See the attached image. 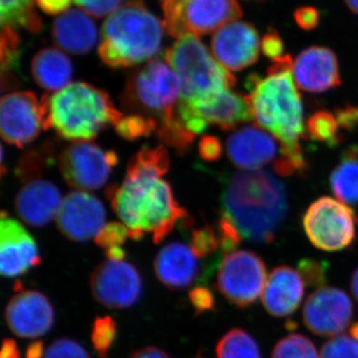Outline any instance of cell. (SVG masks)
Masks as SVG:
<instances>
[{"mask_svg":"<svg viewBox=\"0 0 358 358\" xmlns=\"http://www.w3.org/2000/svg\"><path fill=\"white\" fill-rule=\"evenodd\" d=\"M219 239H220V249L223 253L229 254L236 251V248L241 242V234L235 227L234 224L231 223L227 218L219 219L217 226Z\"/></svg>","mask_w":358,"mask_h":358,"instance_id":"ab89813d","label":"cell"},{"mask_svg":"<svg viewBox=\"0 0 358 358\" xmlns=\"http://www.w3.org/2000/svg\"><path fill=\"white\" fill-rule=\"evenodd\" d=\"M40 103L43 129L67 141L94 140L124 115L105 91L87 83L69 84L46 94Z\"/></svg>","mask_w":358,"mask_h":358,"instance_id":"277c9868","label":"cell"},{"mask_svg":"<svg viewBox=\"0 0 358 358\" xmlns=\"http://www.w3.org/2000/svg\"><path fill=\"white\" fill-rule=\"evenodd\" d=\"M339 129L341 127L334 113L317 110L308 120L305 138L334 147L341 141Z\"/></svg>","mask_w":358,"mask_h":358,"instance_id":"4dcf8cb0","label":"cell"},{"mask_svg":"<svg viewBox=\"0 0 358 358\" xmlns=\"http://www.w3.org/2000/svg\"><path fill=\"white\" fill-rule=\"evenodd\" d=\"M189 300L196 315L213 310L215 307V298L206 287H195L189 293Z\"/></svg>","mask_w":358,"mask_h":358,"instance_id":"b9f144b4","label":"cell"},{"mask_svg":"<svg viewBox=\"0 0 358 358\" xmlns=\"http://www.w3.org/2000/svg\"><path fill=\"white\" fill-rule=\"evenodd\" d=\"M260 38L256 28L244 21L224 25L212 37V53L229 72H238L255 64L260 52Z\"/></svg>","mask_w":358,"mask_h":358,"instance_id":"2e32d148","label":"cell"},{"mask_svg":"<svg viewBox=\"0 0 358 358\" xmlns=\"http://www.w3.org/2000/svg\"><path fill=\"white\" fill-rule=\"evenodd\" d=\"M54 162V148L50 143L27 150L18 160L15 174L20 180H36Z\"/></svg>","mask_w":358,"mask_h":358,"instance_id":"f546056e","label":"cell"},{"mask_svg":"<svg viewBox=\"0 0 358 358\" xmlns=\"http://www.w3.org/2000/svg\"><path fill=\"white\" fill-rule=\"evenodd\" d=\"M345 2L352 13L358 14V0H345Z\"/></svg>","mask_w":358,"mask_h":358,"instance_id":"db71d44e","label":"cell"},{"mask_svg":"<svg viewBox=\"0 0 358 358\" xmlns=\"http://www.w3.org/2000/svg\"><path fill=\"white\" fill-rule=\"evenodd\" d=\"M43 358H92L89 352L77 341L59 338L45 350Z\"/></svg>","mask_w":358,"mask_h":358,"instance_id":"f35d334b","label":"cell"},{"mask_svg":"<svg viewBox=\"0 0 358 358\" xmlns=\"http://www.w3.org/2000/svg\"><path fill=\"white\" fill-rule=\"evenodd\" d=\"M190 247L193 253L199 258L203 259L215 254V252L220 248L217 228L206 225L199 229H192Z\"/></svg>","mask_w":358,"mask_h":358,"instance_id":"e575fe53","label":"cell"},{"mask_svg":"<svg viewBox=\"0 0 358 358\" xmlns=\"http://www.w3.org/2000/svg\"><path fill=\"white\" fill-rule=\"evenodd\" d=\"M43 343L42 341H35V343H30L26 350L25 358H43Z\"/></svg>","mask_w":358,"mask_h":358,"instance_id":"f907efd6","label":"cell"},{"mask_svg":"<svg viewBox=\"0 0 358 358\" xmlns=\"http://www.w3.org/2000/svg\"><path fill=\"white\" fill-rule=\"evenodd\" d=\"M62 199L57 186L50 181H29L16 195V213L24 222L42 227L57 216Z\"/></svg>","mask_w":358,"mask_h":358,"instance_id":"7402d4cb","label":"cell"},{"mask_svg":"<svg viewBox=\"0 0 358 358\" xmlns=\"http://www.w3.org/2000/svg\"><path fill=\"white\" fill-rule=\"evenodd\" d=\"M82 10L94 16V17H105L110 15L119 9L122 0H74Z\"/></svg>","mask_w":358,"mask_h":358,"instance_id":"60d3db41","label":"cell"},{"mask_svg":"<svg viewBox=\"0 0 358 358\" xmlns=\"http://www.w3.org/2000/svg\"><path fill=\"white\" fill-rule=\"evenodd\" d=\"M164 29L143 0H131L103 23L99 56L115 69L141 64L159 53Z\"/></svg>","mask_w":358,"mask_h":358,"instance_id":"5b68a950","label":"cell"},{"mask_svg":"<svg viewBox=\"0 0 358 358\" xmlns=\"http://www.w3.org/2000/svg\"><path fill=\"white\" fill-rule=\"evenodd\" d=\"M6 322L14 334L20 338H36L48 333L54 324L53 306L43 294L22 291L9 301Z\"/></svg>","mask_w":358,"mask_h":358,"instance_id":"d6986e66","label":"cell"},{"mask_svg":"<svg viewBox=\"0 0 358 358\" xmlns=\"http://www.w3.org/2000/svg\"><path fill=\"white\" fill-rule=\"evenodd\" d=\"M180 80L169 63L150 61L129 78L122 94V106L131 114L152 117L157 122L178 117Z\"/></svg>","mask_w":358,"mask_h":358,"instance_id":"52a82bcc","label":"cell"},{"mask_svg":"<svg viewBox=\"0 0 358 358\" xmlns=\"http://www.w3.org/2000/svg\"><path fill=\"white\" fill-rule=\"evenodd\" d=\"M114 127L121 138L128 141H136L150 136L152 133H157V122L145 115L129 114L122 115Z\"/></svg>","mask_w":358,"mask_h":358,"instance_id":"d6a6232c","label":"cell"},{"mask_svg":"<svg viewBox=\"0 0 358 358\" xmlns=\"http://www.w3.org/2000/svg\"><path fill=\"white\" fill-rule=\"evenodd\" d=\"M230 162L245 171H259L278 159L274 136L256 126L237 129L226 141Z\"/></svg>","mask_w":358,"mask_h":358,"instance_id":"44dd1931","label":"cell"},{"mask_svg":"<svg viewBox=\"0 0 358 358\" xmlns=\"http://www.w3.org/2000/svg\"><path fill=\"white\" fill-rule=\"evenodd\" d=\"M271 358H320L317 348L307 336L289 334L280 339L273 350Z\"/></svg>","mask_w":358,"mask_h":358,"instance_id":"1f68e13d","label":"cell"},{"mask_svg":"<svg viewBox=\"0 0 358 358\" xmlns=\"http://www.w3.org/2000/svg\"><path fill=\"white\" fill-rule=\"evenodd\" d=\"M286 188L268 171L233 174L222 194V216L254 243H271L286 218Z\"/></svg>","mask_w":358,"mask_h":358,"instance_id":"3957f363","label":"cell"},{"mask_svg":"<svg viewBox=\"0 0 358 358\" xmlns=\"http://www.w3.org/2000/svg\"><path fill=\"white\" fill-rule=\"evenodd\" d=\"M59 169L68 185L78 192H93L107 183L119 157L89 141H75L59 155Z\"/></svg>","mask_w":358,"mask_h":358,"instance_id":"8fae6325","label":"cell"},{"mask_svg":"<svg viewBox=\"0 0 358 358\" xmlns=\"http://www.w3.org/2000/svg\"><path fill=\"white\" fill-rule=\"evenodd\" d=\"M262 51L266 57L271 58L272 60L281 57L282 50H284V42L279 33L277 31H268L267 34L264 36L262 43Z\"/></svg>","mask_w":358,"mask_h":358,"instance_id":"f6af8a7d","label":"cell"},{"mask_svg":"<svg viewBox=\"0 0 358 358\" xmlns=\"http://www.w3.org/2000/svg\"><path fill=\"white\" fill-rule=\"evenodd\" d=\"M329 186L338 201L358 204V147L352 145L341 155L329 176Z\"/></svg>","mask_w":358,"mask_h":358,"instance_id":"4316f807","label":"cell"},{"mask_svg":"<svg viewBox=\"0 0 358 358\" xmlns=\"http://www.w3.org/2000/svg\"><path fill=\"white\" fill-rule=\"evenodd\" d=\"M0 358H21V353L15 341L11 338L4 339Z\"/></svg>","mask_w":358,"mask_h":358,"instance_id":"681fc988","label":"cell"},{"mask_svg":"<svg viewBox=\"0 0 358 358\" xmlns=\"http://www.w3.org/2000/svg\"><path fill=\"white\" fill-rule=\"evenodd\" d=\"M267 267L260 256L248 250L226 254L217 273L218 291L233 305L249 308L267 284Z\"/></svg>","mask_w":358,"mask_h":358,"instance_id":"30bf717a","label":"cell"},{"mask_svg":"<svg viewBox=\"0 0 358 358\" xmlns=\"http://www.w3.org/2000/svg\"><path fill=\"white\" fill-rule=\"evenodd\" d=\"M128 358H171L167 353L159 348H154V346H148V348H143L134 352L131 357Z\"/></svg>","mask_w":358,"mask_h":358,"instance_id":"c3c4849f","label":"cell"},{"mask_svg":"<svg viewBox=\"0 0 358 358\" xmlns=\"http://www.w3.org/2000/svg\"><path fill=\"white\" fill-rule=\"evenodd\" d=\"M199 148L200 157L207 162H215L222 155V143L214 136H203L200 140Z\"/></svg>","mask_w":358,"mask_h":358,"instance_id":"7bdbcfd3","label":"cell"},{"mask_svg":"<svg viewBox=\"0 0 358 358\" xmlns=\"http://www.w3.org/2000/svg\"><path fill=\"white\" fill-rule=\"evenodd\" d=\"M92 294L101 305L115 310L131 308L143 289L140 273L131 263L108 259L90 278Z\"/></svg>","mask_w":358,"mask_h":358,"instance_id":"4fadbf2b","label":"cell"},{"mask_svg":"<svg viewBox=\"0 0 358 358\" xmlns=\"http://www.w3.org/2000/svg\"><path fill=\"white\" fill-rule=\"evenodd\" d=\"M217 358H262L255 339L244 329L228 331L216 346Z\"/></svg>","mask_w":358,"mask_h":358,"instance_id":"f1b7e54d","label":"cell"},{"mask_svg":"<svg viewBox=\"0 0 358 358\" xmlns=\"http://www.w3.org/2000/svg\"><path fill=\"white\" fill-rule=\"evenodd\" d=\"M35 0H0L1 27L25 28L28 31L39 32L41 20L34 9Z\"/></svg>","mask_w":358,"mask_h":358,"instance_id":"83f0119b","label":"cell"},{"mask_svg":"<svg viewBox=\"0 0 358 358\" xmlns=\"http://www.w3.org/2000/svg\"><path fill=\"white\" fill-rule=\"evenodd\" d=\"M117 336V324L110 315L96 317L92 327V343L99 357H107Z\"/></svg>","mask_w":358,"mask_h":358,"instance_id":"836d02e7","label":"cell"},{"mask_svg":"<svg viewBox=\"0 0 358 358\" xmlns=\"http://www.w3.org/2000/svg\"><path fill=\"white\" fill-rule=\"evenodd\" d=\"M31 72L34 81L51 93L70 84L73 65L62 51L57 48H45L33 58Z\"/></svg>","mask_w":358,"mask_h":358,"instance_id":"484cf974","label":"cell"},{"mask_svg":"<svg viewBox=\"0 0 358 358\" xmlns=\"http://www.w3.org/2000/svg\"><path fill=\"white\" fill-rule=\"evenodd\" d=\"M303 282L308 287L322 288L326 286L327 264L313 259H303L298 265Z\"/></svg>","mask_w":358,"mask_h":358,"instance_id":"74e56055","label":"cell"},{"mask_svg":"<svg viewBox=\"0 0 358 358\" xmlns=\"http://www.w3.org/2000/svg\"><path fill=\"white\" fill-rule=\"evenodd\" d=\"M294 17L296 24L306 31L315 29L320 23L319 10L312 6H303L296 9Z\"/></svg>","mask_w":358,"mask_h":358,"instance_id":"ee69618b","label":"cell"},{"mask_svg":"<svg viewBox=\"0 0 358 358\" xmlns=\"http://www.w3.org/2000/svg\"><path fill=\"white\" fill-rule=\"evenodd\" d=\"M105 206L94 195L85 192H70L62 200L57 213V227L72 241L85 242L106 225Z\"/></svg>","mask_w":358,"mask_h":358,"instance_id":"e0dca14e","label":"cell"},{"mask_svg":"<svg viewBox=\"0 0 358 358\" xmlns=\"http://www.w3.org/2000/svg\"><path fill=\"white\" fill-rule=\"evenodd\" d=\"M352 317L350 296L343 289L333 287L315 289L303 306V324L308 331L320 336L336 338L350 327Z\"/></svg>","mask_w":358,"mask_h":358,"instance_id":"5bb4252c","label":"cell"},{"mask_svg":"<svg viewBox=\"0 0 358 358\" xmlns=\"http://www.w3.org/2000/svg\"><path fill=\"white\" fill-rule=\"evenodd\" d=\"M357 224L358 218L352 208L327 196L313 201L303 218L310 243L327 252L348 248L357 237Z\"/></svg>","mask_w":358,"mask_h":358,"instance_id":"9c48e42d","label":"cell"},{"mask_svg":"<svg viewBox=\"0 0 358 358\" xmlns=\"http://www.w3.org/2000/svg\"><path fill=\"white\" fill-rule=\"evenodd\" d=\"M164 59L180 80V103L186 105L207 102L236 84V78L220 65L196 35L174 42Z\"/></svg>","mask_w":358,"mask_h":358,"instance_id":"8992f818","label":"cell"},{"mask_svg":"<svg viewBox=\"0 0 358 358\" xmlns=\"http://www.w3.org/2000/svg\"><path fill=\"white\" fill-rule=\"evenodd\" d=\"M350 289H352L353 296L358 303V268L352 274V281H350Z\"/></svg>","mask_w":358,"mask_h":358,"instance_id":"f5cc1de1","label":"cell"},{"mask_svg":"<svg viewBox=\"0 0 358 358\" xmlns=\"http://www.w3.org/2000/svg\"><path fill=\"white\" fill-rule=\"evenodd\" d=\"M192 247L182 242H171L160 249L154 268L157 279L171 289L187 288L199 275V262Z\"/></svg>","mask_w":358,"mask_h":358,"instance_id":"603a6c76","label":"cell"},{"mask_svg":"<svg viewBox=\"0 0 358 358\" xmlns=\"http://www.w3.org/2000/svg\"><path fill=\"white\" fill-rule=\"evenodd\" d=\"M41 263L38 247L22 224L2 212L0 220V271L7 278L20 277Z\"/></svg>","mask_w":358,"mask_h":358,"instance_id":"ac0fdd59","label":"cell"},{"mask_svg":"<svg viewBox=\"0 0 358 358\" xmlns=\"http://www.w3.org/2000/svg\"><path fill=\"white\" fill-rule=\"evenodd\" d=\"M289 55L273 60L267 76L248 79L247 95L252 115L262 129L280 141V155L296 173L308 169L300 140L306 136L303 102L293 80Z\"/></svg>","mask_w":358,"mask_h":358,"instance_id":"7a4b0ae2","label":"cell"},{"mask_svg":"<svg viewBox=\"0 0 358 358\" xmlns=\"http://www.w3.org/2000/svg\"><path fill=\"white\" fill-rule=\"evenodd\" d=\"M43 129L41 103L30 91L7 94L0 103V131L9 145L24 148Z\"/></svg>","mask_w":358,"mask_h":358,"instance_id":"9a60e30c","label":"cell"},{"mask_svg":"<svg viewBox=\"0 0 358 358\" xmlns=\"http://www.w3.org/2000/svg\"><path fill=\"white\" fill-rule=\"evenodd\" d=\"M37 6L49 15H57L69 10L73 0H35Z\"/></svg>","mask_w":358,"mask_h":358,"instance_id":"7dc6e473","label":"cell"},{"mask_svg":"<svg viewBox=\"0 0 358 358\" xmlns=\"http://www.w3.org/2000/svg\"><path fill=\"white\" fill-rule=\"evenodd\" d=\"M303 293L305 282L300 273L280 266L268 275L262 296L264 308L273 317H288L300 307Z\"/></svg>","mask_w":358,"mask_h":358,"instance_id":"cb8c5ba5","label":"cell"},{"mask_svg":"<svg viewBox=\"0 0 358 358\" xmlns=\"http://www.w3.org/2000/svg\"><path fill=\"white\" fill-rule=\"evenodd\" d=\"M350 336H352L353 338L358 341V322H355V324L350 326Z\"/></svg>","mask_w":358,"mask_h":358,"instance_id":"11a10c76","label":"cell"},{"mask_svg":"<svg viewBox=\"0 0 358 358\" xmlns=\"http://www.w3.org/2000/svg\"><path fill=\"white\" fill-rule=\"evenodd\" d=\"M52 36L63 51L84 55L95 47L98 29L90 14L79 9H69L54 21Z\"/></svg>","mask_w":358,"mask_h":358,"instance_id":"d4e9b609","label":"cell"},{"mask_svg":"<svg viewBox=\"0 0 358 358\" xmlns=\"http://www.w3.org/2000/svg\"><path fill=\"white\" fill-rule=\"evenodd\" d=\"M106 255L110 260L122 261L126 257V252L124 251L122 247H115V248L106 250Z\"/></svg>","mask_w":358,"mask_h":358,"instance_id":"816d5d0a","label":"cell"},{"mask_svg":"<svg viewBox=\"0 0 358 358\" xmlns=\"http://www.w3.org/2000/svg\"><path fill=\"white\" fill-rule=\"evenodd\" d=\"M129 238V228L124 223L110 222L106 224L103 229L95 237L96 244L106 250L122 247Z\"/></svg>","mask_w":358,"mask_h":358,"instance_id":"8d00e7d4","label":"cell"},{"mask_svg":"<svg viewBox=\"0 0 358 358\" xmlns=\"http://www.w3.org/2000/svg\"><path fill=\"white\" fill-rule=\"evenodd\" d=\"M293 76L299 88L308 93H324L341 84L338 57L327 47H308L293 63Z\"/></svg>","mask_w":358,"mask_h":358,"instance_id":"ffe728a7","label":"cell"},{"mask_svg":"<svg viewBox=\"0 0 358 358\" xmlns=\"http://www.w3.org/2000/svg\"><path fill=\"white\" fill-rule=\"evenodd\" d=\"M164 29L174 38L206 35L239 20L238 0H160Z\"/></svg>","mask_w":358,"mask_h":358,"instance_id":"ba28073f","label":"cell"},{"mask_svg":"<svg viewBox=\"0 0 358 358\" xmlns=\"http://www.w3.org/2000/svg\"><path fill=\"white\" fill-rule=\"evenodd\" d=\"M339 127L343 131H352L358 127V108L348 105L334 112Z\"/></svg>","mask_w":358,"mask_h":358,"instance_id":"bcb514c9","label":"cell"},{"mask_svg":"<svg viewBox=\"0 0 358 358\" xmlns=\"http://www.w3.org/2000/svg\"><path fill=\"white\" fill-rule=\"evenodd\" d=\"M169 152L164 145L141 148L129 159L122 185L106 192L117 217L129 228V239L138 241L152 234L155 244L164 241L176 223L188 217L173 189L162 178L169 171Z\"/></svg>","mask_w":358,"mask_h":358,"instance_id":"6da1fadb","label":"cell"},{"mask_svg":"<svg viewBox=\"0 0 358 358\" xmlns=\"http://www.w3.org/2000/svg\"><path fill=\"white\" fill-rule=\"evenodd\" d=\"M320 358H358V341L348 336H338L327 341Z\"/></svg>","mask_w":358,"mask_h":358,"instance_id":"d590c367","label":"cell"},{"mask_svg":"<svg viewBox=\"0 0 358 358\" xmlns=\"http://www.w3.org/2000/svg\"><path fill=\"white\" fill-rule=\"evenodd\" d=\"M178 112L186 128L196 136L210 124H215L222 131H233L253 117L247 96L232 90L199 105L179 102Z\"/></svg>","mask_w":358,"mask_h":358,"instance_id":"7c38bea8","label":"cell"}]
</instances>
